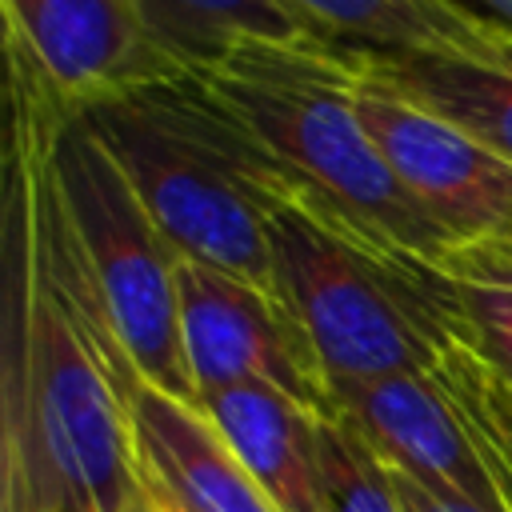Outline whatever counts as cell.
I'll return each mask as SVG.
<instances>
[{
    "instance_id": "obj_2",
    "label": "cell",
    "mask_w": 512,
    "mask_h": 512,
    "mask_svg": "<svg viewBox=\"0 0 512 512\" xmlns=\"http://www.w3.org/2000/svg\"><path fill=\"white\" fill-rule=\"evenodd\" d=\"M200 76L304 192L448 272L460 248L396 180L356 112L360 52L324 40H244Z\"/></svg>"
},
{
    "instance_id": "obj_13",
    "label": "cell",
    "mask_w": 512,
    "mask_h": 512,
    "mask_svg": "<svg viewBox=\"0 0 512 512\" xmlns=\"http://www.w3.org/2000/svg\"><path fill=\"white\" fill-rule=\"evenodd\" d=\"M156 44L184 68L204 72L244 40H324L316 20L284 0H132ZM340 48V44H336Z\"/></svg>"
},
{
    "instance_id": "obj_15",
    "label": "cell",
    "mask_w": 512,
    "mask_h": 512,
    "mask_svg": "<svg viewBox=\"0 0 512 512\" xmlns=\"http://www.w3.org/2000/svg\"><path fill=\"white\" fill-rule=\"evenodd\" d=\"M444 392L452 396V404L460 408L468 436L484 460V468L492 472L504 508L512 512V388L476 360L472 348H464L456 336L444 344L440 364L432 372Z\"/></svg>"
},
{
    "instance_id": "obj_20",
    "label": "cell",
    "mask_w": 512,
    "mask_h": 512,
    "mask_svg": "<svg viewBox=\"0 0 512 512\" xmlns=\"http://www.w3.org/2000/svg\"><path fill=\"white\" fill-rule=\"evenodd\" d=\"M144 488H148V484H144ZM148 492H152V500L160 504V512H180V508H176V504H168V500H164V496H160L156 488H148Z\"/></svg>"
},
{
    "instance_id": "obj_16",
    "label": "cell",
    "mask_w": 512,
    "mask_h": 512,
    "mask_svg": "<svg viewBox=\"0 0 512 512\" xmlns=\"http://www.w3.org/2000/svg\"><path fill=\"white\" fill-rule=\"evenodd\" d=\"M316 508L320 512H404L388 464L344 420L324 416L316 456Z\"/></svg>"
},
{
    "instance_id": "obj_9",
    "label": "cell",
    "mask_w": 512,
    "mask_h": 512,
    "mask_svg": "<svg viewBox=\"0 0 512 512\" xmlns=\"http://www.w3.org/2000/svg\"><path fill=\"white\" fill-rule=\"evenodd\" d=\"M140 476L180 512H280L200 404L132 384Z\"/></svg>"
},
{
    "instance_id": "obj_11",
    "label": "cell",
    "mask_w": 512,
    "mask_h": 512,
    "mask_svg": "<svg viewBox=\"0 0 512 512\" xmlns=\"http://www.w3.org/2000/svg\"><path fill=\"white\" fill-rule=\"evenodd\" d=\"M364 68L384 88L428 108L452 128L468 132L496 156L512 160V32H500L496 48L472 52H408L364 56Z\"/></svg>"
},
{
    "instance_id": "obj_10",
    "label": "cell",
    "mask_w": 512,
    "mask_h": 512,
    "mask_svg": "<svg viewBox=\"0 0 512 512\" xmlns=\"http://www.w3.org/2000/svg\"><path fill=\"white\" fill-rule=\"evenodd\" d=\"M200 412L220 428L244 468L276 500L280 512H320L316 508V456L324 416L296 396L268 384H236L204 392Z\"/></svg>"
},
{
    "instance_id": "obj_6",
    "label": "cell",
    "mask_w": 512,
    "mask_h": 512,
    "mask_svg": "<svg viewBox=\"0 0 512 512\" xmlns=\"http://www.w3.org/2000/svg\"><path fill=\"white\" fill-rule=\"evenodd\" d=\"M356 112L396 180L460 252L488 248L512 256V160L372 80L364 56Z\"/></svg>"
},
{
    "instance_id": "obj_8",
    "label": "cell",
    "mask_w": 512,
    "mask_h": 512,
    "mask_svg": "<svg viewBox=\"0 0 512 512\" xmlns=\"http://www.w3.org/2000/svg\"><path fill=\"white\" fill-rule=\"evenodd\" d=\"M332 404L336 416H344L384 464L416 476L444 496L468 500L488 512H508L492 472L484 468L468 436L460 408L432 372L332 384Z\"/></svg>"
},
{
    "instance_id": "obj_18",
    "label": "cell",
    "mask_w": 512,
    "mask_h": 512,
    "mask_svg": "<svg viewBox=\"0 0 512 512\" xmlns=\"http://www.w3.org/2000/svg\"><path fill=\"white\" fill-rule=\"evenodd\" d=\"M448 8L472 16L476 24H488V28H500V32H512V0H444Z\"/></svg>"
},
{
    "instance_id": "obj_5",
    "label": "cell",
    "mask_w": 512,
    "mask_h": 512,
    "mask_svg": "<svg viewBox=\"0 0 512 512\" xmlns=\"http://www.w3.org/2000/svg\"><path fill=\"white\" fill-rule=\"evenodd\" d=\"M176 292L196 400L236 384H268L320 416H336L324 364L280 292L184 256Z\"/></svg>"
},
{
    "instance_id": "obj_1",
    "label": "cell",
    "mask_w": 512,
    "mask_h": 512,
    "mask_svg": "<svg viewBox=\"0 0 512 512\" xmlns=\"http://www.w3.org/2000/svg\"><path fill=\"white\" fill-rule=\"evenodd\" d=\"M76 112L184 260L276 292L268 216L300 184L200 72L136 84Z\"/></svg>"
},
{
    "instance_id": "obj_19",
    "label": "cell",
    "mask_w": 512,
    "mask_h": 512,
    "mask_svg": "<svg viewBox=\"0 0 512 512\" xmlns=\"http://www.w3.org/2000/svg\"><path fill=\"white\" fill-rule=\"evenodd\" d=\"M140 480H144V476H140ZM124 512H160V504H156V500H152V492L144 488V492H140V496H136V500L124 508Z\"/></svg>"
},
{
    "instance_id": "obj_7",
    "label": "cell",
    "mask_w": 512,
    "mask_h": 512,
    "mask_svg": "<svg viewBox=\"0 0 512 512\" xmlns=\"http://www.w3.org/2000/svg\"><path fill=\"white\" fill-rule=\"evenodd\" d=\"M4 20L68 108L184 72L132 0H4Z\"/></svg>"
},
{
    "instance_id": "obj_3",
    "label": "cell",
    "mask_w": 512,
    "mask_h": 512,
    "mask_svg": "<svg viewBox=\"0 0 512 512\" xmlns=\"http://www.w3.org/2000/svg\"><path fill=\"white\" fill-rule=\"evenodd\" d=\"M268 244L276 292L312 340L328 388L436 372L456 336V292L444 268L368 236L300 188L276 200Z\"/></svg>"
},
{
    "instance_id": "obj_4",
    "label": "cell",
    "mask_w": 512,
    "mask_h": 512,
    "mask_svg": "<svg viewBox=\"0 0 512 512\" xmlns=\"http://www.w3.org/2000/svg\"><path fill=\"white\" fill-rule=\"evenodd\" d=\"M52 176L80 264L128 364L144 384L196 404L180 340V252L76 108H64L52 128Z\"/></svg>"
},
{
    "instance_id": "obj_17",
    "label": "cell",
    "mask_w": 512,
    "mask_h": 512,
    "mask_svg": "<svg viewBox=\"0 0 512 512\" xmlns=\"http://www.w3.org/2000/svg\"><path fill=\"white\" fill-rule=\"evenodd\" d=\"M388 472H392V484H396V496H400V508L404 512H488V508H476L468 500L444 496V492L420 484L416 476H408V472H400L392 464H388Z\"/></svg>"
},
{
    "instance_id": "obj_14",
    "label": "cell",
    "mask_w": 512,
    "mask_h": 512,
    "mask_svg": "<svg viewBox=\"0 0 512 512\" xmlns=\"http://www.w3.org/2000/svg\"><path fill=\"white\" fill-rule=\"evenodd\" d=\"M456 292V340L512 388V256L472 248L448 264Z\"/></svg>"
},
{
    "instance_id": "obj_12",
    "label": "cell",
    "mask_w": 512,
    "mask_h": 512,
    "mask_svg": "<svg viewBox=\"0 0 512 512\" xmlns=\"http://www.w3.org/2000/svg\"><path fill=\"white\" fill-rule=\"evenodd\" d=\"M316 20L340 48L360 56L472 52L496 48L500 28L476 24L444 0H284Z\"/></svg>"
}]
</instances>
